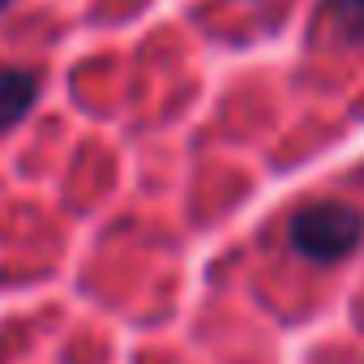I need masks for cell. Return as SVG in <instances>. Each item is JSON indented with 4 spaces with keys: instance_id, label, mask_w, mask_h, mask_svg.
<instances>
[{
    "instance_id": "cell-2",
    "label": "cell",
    "mask_w": 364,
    "mask_h": 364,
    "mask_svg": "<svg viewBox=\"0 0 364 364\" xmlns=\"http://www.w3.org/2000/svg\"><path fill=\"white\" fill-rule=\"evenodd\" d=\"M39 73L26 65H0V133L22 124L39 99Z\"/></svg>"
},
{
    "instance_id": "cell-1",
    "label": "cell",
    "mask_w": 364,
    "mask_h": 364,
    "mask_svg": "<svg viewBox=\"0 0 364 364\" xmlns=\"http://www.w3.org/2000/svg\"><path fill=\"white\" fill-rule=\"evenodd\" d=\"M287 236H291L296 253H304L317 266H330V262H343L360 245L364 215L347 202H309L304 210L291 215Z\"/></svg>"
},
{
    "instance_id": "cell-4",
    "label": "cell",
    "mask_w": 364,
    "mask_h": 364,
    "mask_svg": "<svg viewBox=\"0 0 364 364\" xmlns=\"http://www.w3.org/2000/svg\"><path fill=\"white\" fill-rule=\"evenodd\" d=\"M9 5H14V0H0V9H9Z\"/></svg>"
},
{
    "instance_id": "cell-3",
    "label": "cell",
    "mask_w": 364,
    "mask_h": 364,
    "mask_svg": "<svg viewBox=\"0 0 364 364\" xmlns=\"http://www.w3.org/2000/svg\"><path fill=\"white\" fill-rule=\"evenodd\" d=\"M326 18L338 39L364 43V0H326Z\"/></svg>"
}]
</instances>
